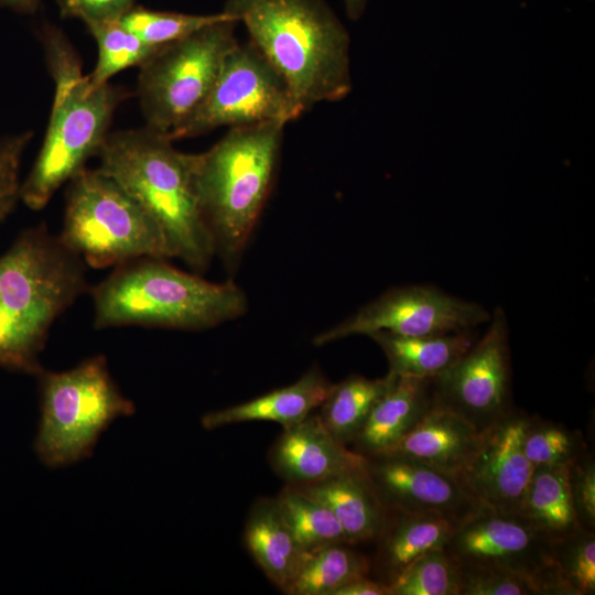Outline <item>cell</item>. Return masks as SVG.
Listing matches in <instances>:
<instances>
[{
	"mask_svg": "<svg viewBox=\"0 0 595 595\" xmlns=\"http://www.w3.org/2000/svg\"><path fill=\"white\" fill-rule=\"evenodd\" d=\"M88 290L86 263L45 225L0 256V368L36 376L55 320Z\"/></svg>",
	"mask_w": 595,
	"mask_h": 595,
	"instance_id": "1",
	"label": "cell"
},
{
	"mask_svg": "<svg viewBox=\"0 0 595 595\" xmlns=\"http://www.w3.org/2000/svg\"><path fill=\"white\" fill-rule=\"evenodd\" d=\"M224 11L244 23L304 111L350 93V37L325 0H227Z\"/></svg>",
	"mask_w": 595,
	"mask_h": 595,
	"instance_id": "2",
	"label": "cell"
},
{
	"mask_svg": "<svg viewBox=\"0 0 595 595\" xmlns=\"http://www.w3.org/2000/svg\"><path fill=\"white\" fill-rule=\"evenodd\" d=\"M165 134L145 126L106 137L97 156L112 177L154 219L171 257L195 269L208 266L214 241L203 219L196 187V154L173 147Z\"/></svg>",
	"mask_w": 595,
	"mask_h": 595,
	"instance_id": "3",
	"label": "cell"
},
{
	"mask_svg": "<svg viewBox=\"0 0 595 595\" xmlns=\"http://www.w3.org/2000/svg\"><path fill=\"white\" fill-rule=\"evenodd\" d=\"M41 39L55 90L42 148L20 188V199L34 210L97 155L125 98L121 89L109 83L95 86L83 75L78 55L62 31L46 25Z\"/></svg>",
	"mask_w": 595,
	"mask_h": 595,
	"instance_id": "4",
	"label": "cell"
},
{
	"mask_svg": "<svg viewBox=\"0 0 595 595\" xmlns=\"http://www.w3.org/2000/svg\"><path fill=\"white\" fill-rule=\"evenodd\" d=\"M94 326H145L199 331L247 311L244 291L183 272L163 258L143 257L117 266L90 289Z\"/></svg>",
	"mask_w": 595,
	"mask_h": 595,
	"instance_id": "5",
	"label": "cell"
},
{
	"mask_svg": "<svg viewBox=\"0 0 595 595\" xmlns=\"http://www.w3.org/2000/svg\"><path fill=\"white\" fill-rule=\"evenodd\" d=\"M284 125L232 127L196 154L195 187L203 219L229 263L240 256L271 192Z\"/></svg>",
	"mask_w": 595,
	"mask_h": 595,
	"instance_id": "6",
	"label": "cell"
},
{
	"mask_svg": "<svg viewBox=\"0 0 595 595\" xmlns=\"http://www.w3.org/2000/svg\"><path fill=\"white\" fill-rule=\"evenodd\" d=\"M40 422L33 448L39 461L58 468L91 456L104 431L136 411L110 376L104 355L66 371L36 375Z\"/></svg>",
	"mask_w": 595,
	"mask_h": 595,
	"instance_id": "7",
	"label": "cell"
},
{
	"mask_svg": "<svg viewBox=\"0 0 595 595\" xmlns=\"http://www.w3.org/2000/svg\"><path fill=\"white\" fill-rule=\"evenodd\" d=\"M63 244L94 268L171 257L159 225L112 177L84 167L69 181Z\"/></svg>",
	"mask_w": 595,
	"mask_h": 595,
	"instance_id": "8",
	"label": "cell"
},
{
	"mask_svg": "<svg viewBox=\"0 0 595 595\" xmlns=\"http://www.w3.org/2000/svg\"><path fill=\"white\" fill-rule=\"evenodd\" d=\"M224 19L160 47L140 65L138 96L147 127L170 138L201 107L226 55L239 42Z\"/></svg>",
	"mask_w": 595,
	"mask_h": 595,
	"instance_id": "9",
	"label": "cell"
},
{
	"mask_svg": "<svg viewBox=\"0 0 595 595\" xmlns=\"http://www.w3.org/2000/svg\"><path fill=\"white\" fill-rule=\"evenodd\" d=\"M304 112L284 79L251 43H238L224 58L215 83L195 113L172 141L218 127L281 123Z\"/></svg>",
	"mask_w": 595,
	"mask_h": 595,
	"instance_id": "10",
	"label": "cell"
},
{
	"mask_svg": "<svg viewBox=\"0 0 595 595\" xmlns=\"http://www.w3.org/2000/svg\"><path fill=\"white\" fill-rule=\"evenodd\" d=\"M444 549L461 565L507 570L531 580L541 595H566L553 542L519 513L485 508L459 523Z\"/></svg>",
	"mask_w": 595,
	"mask_h": 595,
	"instance_id": "11",
	"label": "cell"
},
{
	"mask_svg": "<svg viewBox=\"0 0 595 595\" xmlns=\"http://www.w3.org/2000/svg\"><path fill=\"white\" fill-rule=\"evenodd\" d=\"M490 320L480 304L451 295L433 285H408L386 291L342 323L318 334L313 343H328L386 332L401 336L434 335L474 327Z\"/></svg>",
	"mask_w": 595,
	"mask_h": 595,
	"instance_id": "12",
	"label": "cell"
},
{
	"mask_svg": "<svg viewBox=\"0 0 595 595\" xmlns=\"http://www.w3.org/2000/svg\"><path fill=\"white\" fill-rule=\"evenodd\" d=\"M485 335L432 379L435 400L482 432L511 410V366L506 314L497 307Z\"/></svg>",
	"mask_w": 595,
	"mask_h": 595,
	"instance_id": "13",
	"label": "cell"
},
{
	"mask_svg": "<svg viewBox=\"0 0 595 595\" xmlns=\"http://www.w3.org/2000/svg\"><path fill=\"white\" fill-rule=\"evenodd\" d=\"M530 415L509 410L479 433L475 450L454 478L485 508L520 513L534 473L523 451Z\"/></svg>",
	"mask_w": 595,
	"mask_h": 595,
	"instance_id": "14",
	"label": "cell"
},
{
	"mask_svg": "<svg viewBox=\"0 0 595 595\" xmlns=\"http://www.w3.org/2000/svg\"><path fill=\"white\" fill-rule=\"evenodd\" d=\"M366 473L387 510L435 515L459 524L485 509L453 476L407 456H366Z\"/></svg>",
	"mask_w": 595,
	"mask_h": 595,
	"instance_id": "15",
	"label": "cell"
},
{
	"mask_svg": "<svg viewBox=\"0 0 595 595\" xmlns=\"http://www.w3.org/2000/svg\"><path fill=\"white\" fill-rule=\"evenodd\" d=\"M274 472L289 485H302L364 468L366 456L347 447L324 425L318 414L283 428L270 450Z\"/></svg>",
	"mask_w": 595,
	"mask_h": 595,
	"instance_id": "16",
	"label": "cell"
},
{
	"mask_svg": "<svg viewBox=\"0 0 595 595\" xmlns=\"http://www.w3.org/2000/svg\"><path fill=\"white\" fill-rule=\"evenodd\" d=\"M432 379L397 376L354 439V451L372 456L385 453L413 430L435 404Z\"/></svg>",
	"mask_w": 595,
	"mask_h": 595,
	"instance_id": "17",
	"label": "cell"
},
{
	"mask_svg": "<svg viewBox=\"0 0 595 595\" xmlns=\"http://www.w3.org/2000/svg\"><path fill=\"white\" fill-rule=\"evenodd\" d=\"M479 433L463 416L435 402L421 422L385 453L416 459L454 477L475 450Z\"/></svg>",
	"mask_w": 595,
	"mask_h": 595,
	"instance_id": "18",
	"label": "cell"
},
{
	"mask_svg": "<svg viewBox=\"0 0 595 595\" xmlns=\"http://www.w3.org/2000/svg\"><path fill=\"white\" fill-rule=\"evenodd\" d=\"M292 486L333 512L348 543L377 539L387 509L367 476L366 465L327 479Z\"/></svg>",
	"mask_w": 595,
	"mask_h": 595,
	"instance_id": "19",
	"label": "cell"
},
{
	"mask_svg": "<svg viewBox=\"0 0 595 595\" xmlns=\"http://www.w3.org/2000/svg\"><path fill=\"white\" fill-rule=\"evenodd\" d=\"M457 526L435 515L387 510L376 539L378 580L390 585L421 555L444 548Z\"/></svg>",
	"mask_w": 595,
	"mask_h": 595,
	"instance_id": "20",
	"label": "cell"
},
{
	"mask_svg": "<svg viewBox=\"0 0 595 595\" xmlns=\"http://www.w3.org/2000/svg\"><path fill=\"white\" fill-rule=\"evenodd\" d=\"M333 386L320 368L313 367L292 385L206 413L201 422L206 430L248 421H271L288 428L320 408Z\"/></svg>",
	"mask_w": 595,
	"mask_h": 595,
	"instance_id": "21",
	"label": "cell"
},
{
	"mask_svg": "<svg viewBox=\"0 0 595 595\" xmlns=\"http://www.w3.org/2000/svg\"><path fill=\"white\" fill-rule=\"evenodd\" d=\"M244 540L267 577L285 593L309 553L294 538L274 498H260L253 504Z\"/></svg>",
	"mask_w": 595,
	"mask_h": 595,
	"instance_id": "22",
	"label": "cell"
},
{
	"mask_svg": "<svg viewBox=\"0 0 595 595\" xmlns=\"http://www.w3.org/2000/svg\"><path fill=\"white\" fill-rule=\"evenodd\" d=\"M385 353L389 372L433 379L456 363L476 342L470 331L401 336L386 332L369 335Z\"/></svg>",
	"mask_w": 595,
	"mask_h": 595,
	"instance_id": "23",
	"label": "cell"
},
{
	"mask_svg": "<svg viewBox=\"0 0 595 595\" xmlns=\"http://www.w3.org/2000/svg\"><path fill=\"white\" fill-rule=\"evenodd\" d=\"M569 467L536 468L519 513L552 542L583 529L572 500Z\"/></svg>",
	"mask_w": 595,
	"mask_h": 595,
	"instance_id": "24",
	"label": "cell"
},
{
	"mask_svg": "<svg viewBox=\"0 0 595 595\" xmlns=\"http://www.w3.org/2000/svg\"><path fill=\"white\" fill-rule=\"evenodd\" d=\"M396 379L391 372L376 379L350 376L334 383L317 414L327 430L347 445L361 431L376 403Z\"/></svg>",
	"mask_w": 595,
	"mask_h": 595,
	"instance_id": "25",
	"label": "cell"
},
{
	"mask_svg": "<svg viewBox=\"0 0 595 595\" xmlns=\"http://www.w3.org/2000/svg\"><path fill=\"white\" fill-rule=\"evenodd\" d=\"M349 545L336 543L309 553L285 594L334 595L345 584L369 575L370 561Z\"/></svg>",
	"mask_w": 595,
	"mask_h": 595,
	"instance_id": "26",
	"label": "cell"
},
{
	"mask_svg": "<svg viewBox=\"0 0 595 595\" xmlns=\"http://www.w3.org/2000/svg\"><path fill=\"white\" fill-rule=\"evenodd\" d=\"M274 499L294 538L306 553L336 543H348L333 512L292 485L284 487Z\"/></svg>",
	"mask_w": 595,
	"mask_h": 595,
	"instance_id": "27",
	"label": "cell"
},
{
	"mask_svg": "<svg viewBox=\"0 0 595 595\" xmlns=\"http://www.w3.org/2000/svg\"><path fill=\"white\" fill-rule=\"evenodd\" d=\"M87 28L98 46L96 67L88 75L95 86L109 83L113 75L128 67L140 66L160 48L143 43L126 30L119 20L93 23Z\"/></svg>",
	"mask_w": 595,
	"mask_h": 595,
	"instance_id": "28",
	"label": "cell"
},
{
	"mask_svg": "<svg viewBox=\"0 0 595 595\" xmlns=\"http://www.w3.org/2000/svg\"><path fill=\"white\" fill-rule=\"evenodd\" d=\"M228 18L236 19L225 11L214 14H186L133 6L119 19V23L143 43L161 47Z\"/></svg>",
	"mask_w": 595,
	"mask_h": 595,
	"instance_id": "29",
	"label": "cell"
},
{
	"mask_svg": "<svg viewBox=\"0 0 595 595\" xmlns=\"http://www.w3.org/2000/svg\"><path fill=\"white\" fill-rule=\"evenodd\" d=\"M389 586L390 595H461V571L446 550L439 548L416 559Z\"/></svg>",
	"mask_w": 595,
	"mask_h": 595,
	"instance_id": "30",
	"label": "cell"
},
{
	"mask_svg": "<svg viewBox=\"0 0 595 595\" xmlns=\"http://www.w3.org/2000/svg\"><path fill=\"white\" fill-rule=\"evenodd\" d=\"M523 451L534 468L560 467L572 465L586 452V446L580 432L530 416L523 436Z\"/></svg>",
	"mask_w": 595,
	"mask_h": 595,
	"instance_id": "31",
	"label": "cell"
},
{
	"mask_svg": "<svg viewBox=\"0 0 595 595\" xmlns=\"http://www.w3.org/2000/svg\"><path fill=\"white\" fill-rule=\"evenodd\" d=\"M555 570L566 595L595 593V532L581 529L553 542Z\"/></svg>",
	"mask_w": 595,
	"mask_h": 595,
	"instance_id": "32",
	"label": "cell"
},
{
	"mask_svg": "<svg viewBox=\"0 0 595 595\" xmlns=\"http://www.w3.org/2000/svg\"><path fill=\"white\" fill-rule=\"evenodd\" d=\"M458 566L462 577L461 595H541L531 580L517 573L489 566Z\"/></svg>",
	"mask_w": 595,
	"mask_h": 595,
	"instance_id": "33",
	"label": "cell"
},
{
	"mask_svg": "<svg viewBox=\"0 0 595 595\" xmlns=\"http://www.w3.org/2000/svg\"><path fill=\"white\" fill-rule=\"evenodd\" d=\"M32 132L0 139V221L6 219L20 199L19 169Z\"/></svg>",
	"mask_w": 595,
	"mask_h": 595,
	"instance_id": "34",
	"label": "cell"
},
{
	"mask_svg": "<svg viewBox=\"0 0 595 595\" xmlns=\"http://www.w3.org/2000/svg\"><path fill=\"white\" fill-rule=\"evenodd\" d=\"M569 482L581 527L595 529V461L587 451L569 467Z\"/></svg>",
	"mask_w": 595,
	"mask_h": 595,
	"instance_id": "35",
	"label": "cell"
},
{
	"mask_svg": "<svg viewBox=\"0 0 595 595\" xmlns=\"http://www.w3.org/2000/svg\"><path fill=\"white\" fill-rule=\"evenodd\" d=\"M134 0H56L64 18H77L86 25L119 20Z\"/></svg>",
	"mask_w": 595,
	"mask_h": 595,
	"instance_id": "36",
	"label": "cell"
},
{
	"mask_svg": "<svg viewBox=\"0 0 595 595\" xmlns=\"http://www.w3.org/2000/svg\"><path fill=\"white\" fill-rule=\"evenodd\" d=\"M334 595H390V586L367 575L345 584Z\"/></svg>",
	"mask_w": 595,
	"mask_h": 595,
	"instance_id": "37",
	"label": "cell"
},
{
	"mask_svg": "<svg viewBox=\"0 0 595 595\" xmlns=\"http://www.w3.org/2000/svg\"><path fill=\"white\" fill-rule=\"evenodd\" d=\"M39 4L40 0H0V6L20 13H33Z\"/></svg>",
	"mask_w": 595,
	"mask_h": 595,
	"instance_id": "38",
	"label": "cell"
},
{
	"mask_svg": "<svg viewBox=\"0 0 595 595\" xmlns=\"http://www.w3.org/2000/svg\"><path fill=\"white\" fill-rule=\"evenodd\" d=\"M344 3L348 17L357 20L364 12L366 0H344Z\"/></svg>",
	"mask_w": 595,
	"mask_h": 595,
	"instance_id": "39",
	"label": "cell"
}]
</instances>
